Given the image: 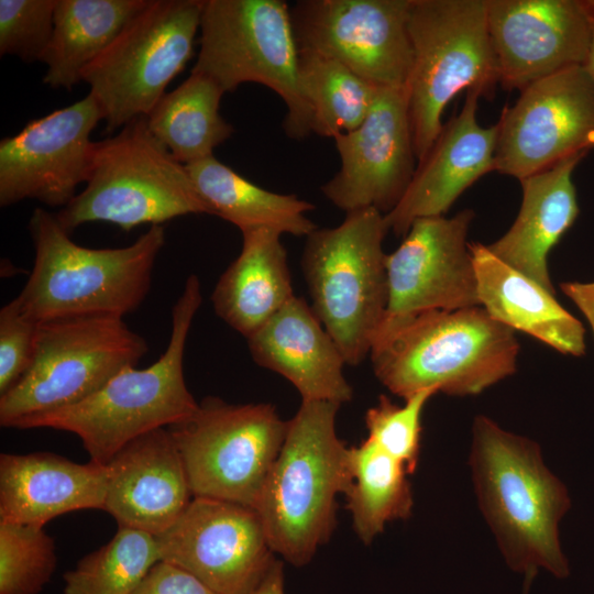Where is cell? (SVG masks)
<instances>
[{
  "instance_id": "obj_1",
  "label": "cell",
  "mask_w": 594,
  "mask_h": 594,
  "mask_svg": "<svg viewBox=\"0 0 594 594\" xmlns=\"http://www.w3.org/2000/svg\"><path fill=\"white\" fill-rule=\"evenodd\" d=\"M469 465L480 510L507 566L528 583L539 571L568 578L559 524L571 497L546 465L540 446L477 415Z\"/></svg>"
},
{
  "instance_id": "obj_2",
  "label": "cell",
  "mask_w": 594,
  "mask_h": 594,
  "mask_svg": "<svg viewBox=\"0 0 594 594\" xmlns=\"http://www.w3.org/2000/svg\"><path fill=\"white\" fill-rule=\"evenodd\" d=\"M519 349L515 331L476 306L386 318L370 356L376 378L403 399L427 388L473 396L516 372Z\"/></svg>"
},
{
  "instance_id": "obj_3",
  "label": "cell",
  "mask_w": 594,
  "mask_h": 594,
  "mask_svg": "<svg viewBox=\"0 0 594 594\" xmlns=\"http://www.w3.org/2000/svg\"><path fill=\"white\" fill-rule=\"evenodd\" d=\"M29 231L35 260L16 298L38 322L87 316L123 318L133 312L148 294L165 244L164 227L153 224L124 248L81 246L56 215L42 208L32 212Z\"/></svg>"
},
{
  "instance_id": "obj_4",
  "label": "cell",
  "mask_w": 594,
  "mask_h": 594,
  "mask_svg": "<svg viewBox=\"0 0 594 594\" xmlns=\"http://www.w3.org/2000/svg\"><path fill=\"white\" fill-rule=\"evenodd\" d=\"M201 301L200 280L190 275L173 306L169 341L156 362L145 369L127 367L81 402L25 419L15 429L72 432L91 462L107 465L134 439L191 416L199 404L185 382L184 353Z\"/></svg>"
},
{
  "instance_id": "obj_5",
  "label": "cell",
  "mask_w": 594,
  "mask_h": 594,
  "mask_svg": "<svg viewBox=\"0 0 594 594\" xmlns=\"http://www.w3.org/2000/svg\"><path fill=\"white\" fill-rule=\"evenodd\" d=\"M340 404L302 400L254 506L274 553L311 561L336 524V498L350 483L349 448L336 431Z\"/></svg>"
},
{
  "instance_id": "obj_6",
  "label": "cell",
  "mask_w": 594,
  "mask_h": 594,
  "mask_svg": "<svg viewBox=\"0 0 594 594\" xmlns=\"http://www.w3.org/2000/svg\"><path fill=\"white\" fill-rule=\"evenodd\" d=\"M387 232L384 213L369 207L306 237L301 268L310 307L352 366L370 354L386 314Z\"/></svg>"
},
{
  "instance_id": "obj_7",
  "label": "cell",
  "mask_w": 594,
  "mask_h": 594,
  "mask_svg": "<svg viewBox=\"0 0 594 594\" xmlns=\"http://www.w3.org/2000/svg\"><path fill=\"white\" fill-rule=\"evenodd\" d=\"M208 213L186 165L140 117L118 134L94 143L86 187L56 218L69 233L81 224L110 222L124 231L163 224L186 215Z\"/></svg>"
},
{
  "instance_id": "obj_8",
  "label": "cell",
  "mask_w": 594,
  "mask_h": 594,
  "mask_svg": "<svg viewBox=\"0 0 594 594\" xmlns=\"http://www.w3.org/2000/svg\"><path fill=\"white\" fill-rule=\"evenodd\" d=\"M413 64L406 85L415 155L420 162L442 129L446 106L462 90L491 98L499 84L487 0H410Z\"/></svg>"
},
{
  "instance_id": "obj_9",
  "label": "cell",
  "mask_w": 594,
  "mask_h": 594,
  "mask_svg": "<svg viewBox=\"0 0 594 594\" xmlns=\"http://www.w3.org/2000/svg\"><path fill=\"white\" fill-rule=\"evenodd\" d=\"M199 31V53L191 72L209 76L224 94L245 82L266 86L286 106V135L301 140L312 133V112L285 1L204 0Z\"/></svg>"
},
{
  "instance_id": "obj_10",
  "label": "cell",
  "mask_w": 594,
  "mask_h": 594,
  "mask_svg": "<svg viewBox=\"0 0 594 594\" xmlns=\"http://www.w3.org/2000/svg\"><path fill=\"white\" fill-rule=\"evenodd\" d=\"M146 340L123 318L87 316L40 323L33 362L24 376L0 395V425L72 406L100 389L147 353Z\"/></svg>"
},
{
  "instance_id": "obj_11",
  "label": "cell",
  "mask_w": 594,
  "mask_h": 594,
  "mask_svg": "<svg viewBox=\"0 0 594 594\" xmlns=\"http://www.w3.org/2000/svg\"><path fill=\"white\" fill-rule=\"evenodd\" d=\"M204 0H150L82 72L106 132L146 117L194 54Z\"/></svg>"
},
{
  "instance_id": "obj_12",
  "label": "cell",
  "mask_w": 594,
  "mask_h": 594,
  "mask_svg": "<svg viewBox=\"0 0 594 594\" xmlns=\"http://www.w3.org/2000/svg\"><path fill=\"white\" fill-rule=\"evenodd\" d=\"M182 455L194 497L254 508L283 446L287 421L267 403L204 399L167 427Z\"/></svg>"
},
{
  "instance_id": "obj_13",
  "label": "cell",
  "mask_w": 594,
  "mask_h": 594,
  "mask_svg": "<svg viewBox=\"0 0 594 594\" xmlns=\"http://www.w3.org/2000/svg\"><path fill=\"white\" fill-rule=\"evenodd\" d=\"M410 0H302L290 8L299 51L334 59L378 88L406 87Z\"/></svg>"
},
{
  "instance_id": "obj_14",
  "label": "cell",
  "mask_w": 594,
  "mask_h": 594,
  "mask_svg": "<svg viewBox=\"0 0 594 594\" xmlns=\"http://www.w3.org/2000/svg\"><path fill=\"white\" fill-rule=\"evenodd\" d=\"M495 172L521 180L594 148V81L575 66L535 81L497 122Z\"/></svg>"
},
{
  "instance_id": "obj_15",
  "label": "cell",
  "mask_w": 594,
  "mask_h": 594,
  "mask_svg": "<svg viewBox=\"0 0 594 594\" xmlns=\"http://www.w3.org/2000/svg\"><path fill=\"white\" fill-rule=\"evenodd\" d=\"M155 538L162 561L218 594H252L276 561L255 509L215 498L194 497Z\"/></svg>"
},
{
  "instance_id": "obj_16",
  "label": "cell",
  "mask_w": 594,
  "mask_h": 594,
  "mask_svg": "<svg viewBox=\"0 0 594 594\" xmlns=\"http://www.w3.org/2000/svg\"><path fill=\"white\" fill-rule=\"evenodd\" d=\"M103 113L95 97L85 98L31 120L0 142V206L25 199L67 206L89 175L90 134Z\"/></svg>"
},
{
  "instance_id": "obj_17",
  "label": "cell",
  "mask_w": 594,
  "mask_h": 594,
  "mask_svg": "<svg viewBox=\"0 0 594 594\" xmlns=\"http://www.w3.org/2000/svg\"><path fill=\"white\" fill-rule=\"evenodd\" d=\"M333 140L341 166L321 187L327 199L345 212L392 211L417 167L406 87L378 88L363 122Z\"/></svg>"
},
{
  "instance_id": "obj_18",
  "label": "cell",
  "mask_w": 594,
  "mask_h": 594,
  "mask_svg": "<svg viewBox=\"0 0 594 594\" xmlns=\"http://www.w3.org/2000/svg\"><path fill=\"white\" fill-rule=\"evenodd\" d=\"M475 213L421 217L386 255L388 302L384 319L481 306L468 232Z\"/></svg>"
},
{
  "instance_id": "obj_19",
  "label": "cell",
  "mask_w": 594,
  "mask_h": 594,
  "mask_svg": "<svg viewBox=\"0 0 594 594\" xmlns=\"http://www.w3.org/2000/svg\"><path fill=\"white\" fill-rule=\"evenodd\" d=\"M487 25L506 90L584 66L588 56L592 21L582 1L487 0Z\"/></svg>"
},
{
  "instance_id": "obj_20",
  "label": "cell",
  "mask_w": 594,
  "mask_h": 594,
  "mask_svg": "<svg viewBox=\"0 0 594 594\" xmlns=\"http://www.w3.org/2000/svg\"><path fill=\"white\" fill-rule=\"evenodd\" d=\"M476 90H468L461 111L452 117L418 162L397 206L384 215L388 231L405 237L414 220L443 216L460 195L485 174L495 172L497 123L482 127L476 119Z\"/></svg>"
},
{
  "instance_id": "obj_21",
  "label": "cell",
  "mask_w": 594,
  "mask_h": 594,
  "mask_svg": "<svg viewBox=\"0 0 594 594\" xmlns=\"http://www.w3.org/2000/svg\"><path fill=\"white\" fill-rule=\"evenodd\" d=\"M106 466L103 510L119 527L158 536L176 522L194 498L168 428L155 429L129 442Z\"/></svg>"
},
{
  "instance_id": "obj_22",
  "label": "cell",
  "mask_w": 594,
  "mask_h": 594,
  "mask_svg": "<svg viewBox=\"0 0 594 594\" xmlns=\"http://www.w3.org/2000/svg\"><path fill=\"white\" fill-rule=\"evenodd\" d=\"M246 340L254 362L288 380L302 400L341 405L352 399L345 361L301 297L294 296Z\"/></svg>"
},
{
  "instance_id": "obj_23",
  "label": "cell",
  "mask_w": 594,
  "mask_h": 594,
  "mask_svg": "<svg viewBox=\"0 0 594 594\" xmlns=\"http://www.w3.org/2000/svg\"><path fill=\"white\" fill-rule=\"evenodd\" d=\"M107 466L52 452L0 455V521L43 527L70 512L105 508Z\"/></svg>"
},
{
  "instance_id": "obj_24",
  "label": "cell",
  "mask_w": 594,
  "mask_h": 594,
  "mask_svg": "<svg viewBox=\"0 0 594 594\" xmlns=\"http://www.w3.org/2000/svg\"><path fill=\"white\" fill-rule=\"evenodd\" d=\"M585 155H572L519 180L522 201L516 220L503 237L486 245L502 262L552 294L548 254L579 215L572 174Z\"/></svg>"
},
{
  "instance_id": "obj_25",
  "label": "cell",
  "mask_w": 594,
  "mask_h": 594,
  "mask_svg": "<svg viewBox=\"0 0 594 594\" xmlns=\"http://www.w3.org/2000/svg\"><path fill=\"white\" fill-rule=\"evenodd\" d=\"M477 294L487 314L563 354L585 353L583 324L557 300L556 294L497 258L486 245L470 243Z\"/></svg>"
},
{
  "instance_id": "obj_26",
  "label": "cell",
  "mask_w": 594,
  "mask_h": 594,
  "mask_svg": "<svg viewBox=\"0 0 594 594\" xmlns=\"http://www.w3.org/2000/svg\"><path fill=\"white\" fill-rule=\"evenodd\" d=\"M242 233V249L211 295L215 312L246 339L294 296L282 233L257 228Z\"/></svg>"
},
{
  "instance_id": "obj_27",
  "label": "cell",
  "mask_w": 594,
  "mask_h": 594,
  "mask_svg": "<svg viewBox=\"0 0 594 594\" xmlns=\"http://www.w3.org/2000/svg\"><path fill=\"white\" fill-rule=\"evenodd\" d=\"M186 168L210 215L234 224L241 232L270 228L282 234L307 237L317 229L306 216L315 209L312 204L295 195L264 189L213 155L189 163Z\"/></svg>"
},
{
  "instance_id": "obj_28",
  "label": "cell",
  "mask_w": 594,
  "mask_h": 594,
  "mask_svg": "<svg viewBox=\"0 0 594 594\" xmlns=\"http://www.w3.org/2000/svg\"><path fill=\"white\" fill-rule=\"evenodd\" d=\"M150 0H56L43 82L70 90Z\"/></svg>"
},
{
  "instance_id": "obj_29",
  "label": "cell",
  "mask_w": 594,
  "mask_h": 594,
  "mask_svg": "<svg viewBox=\"0 0 594 594\" xmlns=\"http://www.w3.org/2000/svg\"><path fill=\"white\" fill-rule=\"evenodd\" d=\"M223 95L212 78L191 72L145 117L148 130L184 165L212 156L234 133L219 112Z\"/></svg>"
},
{
  "instance_id": "obj_30",
  "label": "cell",
  "mask_w": 594,
  "mask_h": 594,
  "mask_svg": "<svg viewBox=\"0 0 594 594\" xmlns=\"http://www.w3.org/2000/svg\"><path fill=\"white\" fill-rule=\"evenodd\" d=\"M346 507L353 529L370 544L385 526L411 516L414 496L406 468L369 438L349 448Z\"/></svg>"
},
{
  "instance_id": "obj_31",
  "label": "cell",
  "mask_w": 594,
  "mask_h": 594,
  "mask_svg": "<svg viewBox=\"0 0 594 594\" xmlns=\"http://www.w3.org/2000/svg\"><path fill=\"white\" fill-rule=\"evenodd\" d=\"M299 72L312 112V133L323 138L356 129L378 91L339 62L314 52L299 51Z\"/></svg>"
},
{
  "instance_id": "obj_32",
  "label": "cell",
  "mask_w": 594,
  "mask_h": 594,
  "mask_svg": "<svg viewBox=\"0 0 594 594\" xmlns=\"http://www.w3.org/2000/svg\"><path fill=\"white\" fill-rule=\"evenodd\" d=\"M158 561L155 536L119 527L109 542L64 574L63 594H132Z\"/></svg>"
},
{
  "instance_id": "obj_33",
  "label": "cell",
  "mask_w": 594,
  "mask_h": 594,
  "mask_svg": "<svg viewBox=\"0 0 594 594\" xmlns=\"http://www.w3.org/2000/svg\"><path fill=\"white\" fill-rule=\"evenodd\" d=\"M57 564L43 527L0 521V594H38Z\"/></svg>"
},
{
  "instance_id": "obj_34",
  "label": "cell",
  "mask_w": 594,
  "mask_h": 594,
  "mask_svg": "<svg viewBox=\"0 0 594 594\" xmlns=\"http://www.w3.org/2000/svg\"><path fill=\"white\" fill-rule=\"evenodd\" d=\"M436 394L433 388L422 389L404 399L402 406L381 395L378 403L365 414L367 438L399 461L409 474L415 472L419 461L424 408Z\"/></svg>"
},
{
  "instance_id": "obj_35",
  "label": "cell",
  "mask_w": 594,
  "mask_h": 594,
  "mask_svg": "<svg viewBox=\"0 0 594 594\" xmlns=\"http://www.w3.org/2000/svg\"><path fill=\"white\" fill-rule=\"evenodd\" d=\"M56 0H0V55L43 62L48 50Z\"/></svg>"
},
{
  "instance_id": "obj_36",
  "label": "cell",
  "mask_w": 594,
  "mask_h": 594,
  "mask_svg": "<svg viewBox=\"0 0 594 594\" xmlns=\"http://www.w3.org/2000/svg\"><path fill=\"white\" fill-rule=\"evenodd\" d=\"M40 323L15 297L0 310V395L29 371L36 350Z\"/></svg>"
},
{
  "instance_id": "obj_37",
  "label": "cell",
  "mask_w": 594,
  "mask_h": 594,
  "mask_svg": "<svg viewBox=\"0 0 594 594\" xmlns=\"http://www.w3.org/2000/svg\"><path fill=\"white\" fill-rule=\"evenodd\" d=\"M132 594H218L186 570L158 561Z\"/></svg>"
},
{
  "instance_id": "obj_38",
  "label": "cell",
  "mask_w": 594,
  "mask_h": 594,
  "mask_svg": "<svg viewBox=\"0 0 594 594\" xmlns=\"http://www.w3.org/2000/svg\"><path fill=\"white\" fill-rule=\"evenodd\" d=\"M560 287L585 316L594 336V282H565Z\"/></svg>"
},
{
  "instance_id": "obj_39",
  "label": "cell",
  "mask_w": 594,
  "mask_h": 594,
  "mask_svg": "<svg viewBox=\"0 0 594 594\" xmlns=\"http://www.w3.org/2000/svg\"><path fill=\"white\" fill-rule=\"evenodd\" d=\"M284 569L280 561H275L266 578L252 594H285Z\"/></svg>"
},
{
  "instance_id": "obj_40",
  "label": "cell",
  "mask_w": 594,
  "mask_h": 594,
  "mask_svg": "<svg viewBox=\"0 0 594 594\" xmlns=\"http://www.w3.org/2000/svg\"><path fill=\"white\" fill-rule=\"evenodd\" d=\"M591 21H592V40H591L588 56H587L584 67L594 81V20H591Z\"/></svg>"
}]
</instances>
